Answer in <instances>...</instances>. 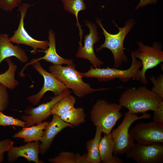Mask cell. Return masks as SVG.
Returning a JSON list of instances; mask_svg holds the SVG:
<instances>
[{
	"label": "cell",
	"mask_w": 163,
	"mask_h": 163,
	"mask_svg": "<svg viewBox=\"0 0 163 163\" xmlns=\"http://www.w3.org/2000/svg\"><path fill=\"white\" fill-rule=\"evenodd\" d=\"M99 144V151L101 161L104 163H111L113 155L114 141L111 133H104Z\"/></svg>",
	"instance_id": "d6986e66"
},
{
	"label": "cell",
	"mask_w": 163,
	"mask_h": 163,
	"mask_svg": "<svg viewBox=\"0 0 163 163\" xmlns=\"http://www.w3.org/2000/svg\"><path fill=\"white\" fill-rule=\"evenodd\" d=\"M32 5L28 3H22L18 7L20 18L18 27L13 36L9 37L10 41L18 44H23L33 49L31 53L35 54L38 49L45 50L49 47V41L39 40L34 39L27 32L24 27V19L28 9Z\"/></svg>",
	"instance_id": "9c48e42d"
},
{
	"label": "cell",
	"mask_w": 163,
	"mask_h": 163,
	"mask_svg": "<svg viewBox=\"0 0 163 163\" xmlns=\"http://www.w3.org/2000/svg\"><path fill=\"white\" fill-rule=\"evenodd\" d=\"M24 0H0V9L6 12H11L18 7Z\"/></svg>",
	"instance_id": "83f0119b"
},
{
	"label": "cell",
	"mask_w": 163,
	"mask_h": 163,
	"mask_svg": "<svg viewBox=\"0 0 163 163\" xmlns=\"http://www.w3.org/2000/svg\"><path fill=\"white\" fill-rule=\"evenodd\" d=\"M73 126L62 120L57 115H53L51 122L46 126L44 130L43 139L40 145L39 153L44 154L50 148L55 137L63 129Z\"/></svg>",
	"instance_id": "9a60e30c"
},
{
	"label": "cell",
	"mask_w": 163,
	"mask_h": 163,
	"mask_svg": "<svg viewBox=\"0 0 163 163\" xmlns=\"http://www.w3.org/2000/svg\"><path fill=\"white\" fill-rule=\"evenodd\" d=\"M158 0H140L138 5L135 7L136 9L145 6L146 5L151 4H155L157 2Z\"/></svg>",
	"instance_id": "1f68e13d"
},
{
	"label": "cell",
	"mask_w": 163,
	"mask_h": 163,
	"mask_svg": "<svg viewBox=\"0 0 163 163\" xmlns=\"http://www.w3.org/2000/svg\"><path fill=\"white\" fill-rule=\"evenodd\" d=\"M0 126H15L24 127H25L26 123L22 120L14 118L12 116L5 115L2 111H0Z\"/></svg>",
	"instance_id": "484cf974"
},
{
	"label": "cell",
	"mask_w": 163,
	"mask_h": 163,
	"mask_svg": "<svg viewBox=\"0 0 163 163\" xmlns=\"http://www.w3.org/2000/svg\"><path fill=\"white\" fill-rule=\"evenodd\" d=\"M48 39L49 40L48 48L46 50L41 51L44 52L45 55L42 57L33 59L27 63L20 72L19 75L20 76L24 77L25 76L24 71L28 66L42 60H45L54 65H62L63 64L69 65L74 64L73 60L65 59L57 54L56 47L55 34L51 29L49 31Z\"/></svg>",
	"instance_id": "5bb4252c"
},
{
	"label": "cell",
	"mask_w": 163,
	"mask_h": 163,
	"mask_svg": "<svg viewBox=\"0 0 163 163\" xmlns=\"http://www.w3.org/2000/svg\"><path fill=\"white\" fill-rule=\"evenodd\" d=\"M49 122H43L36 125L24 127L23 129L13 136V138H20L24 142H28L32 141H42L44 130Z\"/></svg>",
	"instance_id": "ac0fdd59"
},
{
	"label": "cell",
	"mask_w": 163,
	"mask_h": 163,
	"mask_svg": "<svg viewBox=\"0 0 163 163\" xmlns=\"http://www.w3.org/2000/svg\"><path fill=\"white\" fill-rule=\"evenodd\" d=\"M14 142L7 139L0 141V153L8 152L13 146Z\"/></svg>",
	"instance_id": "4dcf8cb0"
},
{
	"label": "cell",
	"mask_w": 163,
	"mask_h": 163,
	"mask_svg": "<svg viewBox=\"0 0 163 163\" xmlns=\"http://www.w3.org/2000/svg\"><path fill=\"white\" fill-rule=\"evenodd\" d=\"M137 143L149 145L163 143V124L154 121L139 123L129 130Z\"/></svg>",
	"instance_id": "ba28073f"
},
{
	"label": "cell",
	"mask_w": 163,
	"mask_h": 163,
	"mask_svg": "<svg viewBox=\"0 0 163 163\" xmlns=\"http://www.w3.org/2000/svg\"><path fill=\"white\" fill-rule=\"evenodd\" d=\"M153 118V121L163 124V101L160 103L154 112Z\"/></svg>",
	"instance_id": "f546056e"
},
{
	"label": "cell",
	"mask_w": 163,
	"mask_h": 163,
	"mask_svg": "<svg viewBox=\"0 0 163 163\" xmlns=\"http://www.w3.org/2000/svg\"><path fill=\"white\" fill-rule=\"evenodd\" d=\"M64 6V9L70 13L75 15L77 22L76 26L78 27L79 31L80 40L79 46H82V40L83 32L78 19V14L81 11L85 10L86 6L83 0H61Z\"/></svg>",
	"instance_id": "7402d4cb"
},
{
	"label": "cell",
	"mask_w": 163,
	"mask_h": 163,
	"mask_svg": "<svg viewBox=\"0 0 163 163\" xmlns=\"http://www.w3.org/2000/svg\"><path fill=\"white\" fill-rule=\"evenodd\" d=\"M76 154L66 151H62L58 155L48 159L52 163H76Z\"/></svg>",
	"instance_id": "d4e9b609"
},
{
	"label": "cell",
	"mask_w": 163,
	"mask_h": 163,
	"mask_svg": "<svg viewBox=\"0 0 163 163\" xmlns=\"http://www.w3.org/2000/svg\"><path fill=\"white\" fill-rule=\"evenodd\" d=\"M4 152L0 153V163L3 161L4 159Z\"/></svg>",
	"instance_id": "836d02e7"
},
{
	"label": "cell",
	"mask_w": 163,
	"mask_h": 163,
	"mask_svg": "<svg viewBox=\"0 0 163 163\" xmlns=\"http://www.w3.org/2000/svg\"><path fill=\"white\" fill-rule=\"evenodd\" d=\"M132 63L127 69L122 70L118 68H94L91 66L87 72L83 73L84 77L94 78L99 81H107L118 78L123 82H127L131 79L139 81V72L142 66V62L138 61L133 51H131Z\"/></svg>",
	"instance_id": "5b68a950"
},
{
	"label": "cell",
	"mask_w": 163,
	"mask_h": 163,
	"mask_svg": "<svg viewBox=\"0 0 163 163\" xmlns=\"http://www.w3.org/2000/svg\"><path fill=\"white\" fill-rule=\"evenodd\" d=\"M75 98L70 94L66 96L56 104L51 110L52 115L59 117L74 107Z\"/></svg>",
	"instance_id": "cb8c5ba5"
},
{
	"label": "cell",
	"mask_w": 163,
	"mask_h": 163,
	"mask_svg": "<svg viewBox=\"0 0 163 163\" xmlns=\"http://www.w3.org/2000/svg\"><path fill=\"white\" fill-rule=\"evenodd\" d=\"M8 65V70L4 73L0 74V83L8 88L12 90L19 85V82L15 78L17 66L9 58L5 59Z\"/></svg>",
	"instance_id": "44dd1931"
},
{
	"label": "cell",
	"mask_w": 163,
	"mask_h": 163,
	"mask_svg": "<svg viewBox=\"0 0 163 163\" xmlns=\"http://www.w3.org/2000/svg\"><path fill=\"white\" fill-rule=\"evenodd\" d=\"M76 163H89L87 158V153L82 155L79 154H76Z\"/></svg>",
	"instance_id": "d6a6232c"
},
{
	"label": "cell",
	"mask_w": 163,
	"mask_h": 163,
	"mask_svg": "<svg viewBox=\"0 0 163 163\" xmlns=\"http://www.w3.org/2000/svg\"><path fill=\"white\" fill-rule=\"evenodd\" d=\"M102 133L100 128L96 127L94 138L86 142V147L88 151L87 158L89 163H99L101 162L98 147Z\"/></svg>",
	"instance_id": "ffe728a7"
},
{
	"label": "cell",
	"mask_w": 163,
	"mask_h": 163,
	"mask_svg": "<svg viewBox=\"0 0 163 163\" xmlns=\"http://www.w3.org/2000/svg\"><path fill=\"white\" fill-rule=\"evenodd\" d=\"M149 78L153 85L151 90L163 99V75L161 74L156 78L151 76Z\"/></svg>",
	"instance_id": "4316f807"
},
{
	"label": "cell",
	"mask_w": 163,
	"mask_h": 163,
	"mask_svg": "<svg viewBox=\"0 0 163 163\" xmlns=\"http://www.w3.org/2000/svg\"><path fill=\"white\" fill-rule=\"evenodd\" d=\"M49 70L63 83L67 88L72 89L75 95L78 97H83L96 91L109 89L92 88L89 84L83 81L82 78L84 77L83 73L76 70L74 64L66 66L52 65L49 66Z\"/></svg>",
	"instance_id": "7a4b0ae2"
},
{
	"label": "cell",
	"mask_w": 163,
	"mask_h": 163,
	"mask_svg": "<svg viewBox=\"0 0 163 163\" xmlns=\"http://www.w3.org/2000/svg\"><path fill=\"white\" fill-rule=\"evenodd\" d=\"M71 91L67 88L61 94L52 97L51 100L35 107H29L24 111L25 114L21 117L26 123L25 127H30L46 120L52 115L51 110L53 106L61 99L70 94Z\"/></svg>",
	"instance_id": "30bf717a"
},
{
	"label": "cell",
	"mask_w": 163,
	"mask_h": 163,
	"mask_svg": "<svg viewBox=\"0 0 163 163\" xmlns=\"http://www.w3.org/2000/svg\"><path fill=\"white\" fill-rule=\"evenodd\" d=\"M86 116L83 108L74 107L59 117L63 121L72 126H77L85 122Z\"/></svg>",
	"instance_id": "603a6c76"
},
{
	"label": "cell",
	"mask_w": 163,
	"mask_h": 163,
	"mask_svg": "<svg viewBox=\"0 0 163 163\" xmlns=\"http://www.w3.org/2000/svg\"><path fill=\"white\" fill-rule=\"evenodd\" d=\"M40 145L39 141H37L28 142L26 144L19 147L13 146L8 151V161L10 162H14L18 158L21 157L26 158L29 162L41 163L39 158Z\"/></svg>",
	"instance_id": "2e32d148"
},
{
	"label": "cell",
	"mask_w": 163,
	"mask_h": 163,
	"mask_svg": "<svg viewBox=\"0 0 163 163\" xmlns=\"http://www.w3.org/2000/svg\"><path fill=\"white\" fill-rule=\"evenodd\" d=\"M96 22L101 28L105 37L104 43L96 50L99 51L103 48L109 49L112 52L113 57V68H118L123 62H126L128 60L127 57L124 52L125 48L123 47L124 39L134 26L135 22L133 19L127 21L124 26L119 27L115 22L113 23L117 27L119 31L115 34H111L104 28L101 21L98 18L96 19Z\"/></svg>",
	"instance_id": "3957f363"
},
{
	"label": "cell",
	"mask_w": 163,
	"mask_h": 163,
	"mask_svg": "<svg viewBox=\"0 0 163 163\" xmlns=\"http://www.w3.org/2000/svg\"><path fill=\"white\" fill-rule=\"evenodd\" d=\"M137 49L133 53L135 57L142 62V69L139 72V81L143 85L147 84L148 81L145 76L148 69L157 66L163 62L162 45L159 42L153 43L152 46L144 45L142 41L137 42Z\"/></svg>",
	"instance_id": "52a82bcc"
},
{
	"label": "cell",
	"mask_w": 163,
	"mask_h": 163,
	"mask_svg": "<svg viewBox=\"0 0 163 163\" xmlns=\"http://www.w3.org/2000/svg\"><path fill=\"white\" fill-rule=\"evenodd\" d=\"M124 118L121 124L111 132L114 141L113 153L121 155L126 153L132 148L134 139L129 133L132 124L137 120L150 118V114L144 113L140 116L128 111L124 113Z\"/></svg>",
	"instance_id": "8992f818"
},
{
	"label": "cell",
	"mask_w": 163,
	"mask_h": 163,
	"mask_svg": "<svg viewBox=\"0 0 163 163\" xmlns=\"http://www.w3.org/2000/svg\"><path fill=\"white\" fill-rule=\"evenodd\" d=\"M33 66L41 75L44 79L42 88L37 94L27 97V100L34 105H37L40 102L44 94L48 91L53 92L55 96L61 94L67 88L64 84L57 78L51 73L46 71L41 66L39 61L34 63Z\"/></svg>",
	"instance_id": "8fae6325"
},
{
	"label": "cell",
	"mask_w": 163,
	"mask_h": 163,
	"mask_svg": "<svg viewBox=\"0 0 163 163\" xmlns=\"http://www.w3.org/2000/svg\"><path fill=\"white\" fill-rule=\"evenodd\" d=\"M163 99L145 86L127 89L121 95L119 104L133 114L155 111Z\"/></svg>",
	"instance_id": "6da1fadb"
},
{
	"label": "cell",
	"mask_w": 163,
	"mask_h": 163,
	"mask_svg": "<svg viewBox=\"0 0 163 163\" xmlns=\"http://www.w3.org/2000/svg\"><path fill=\"white\" fill-rule=\"evenodd\" d=\"M11 43L8 34H0V65L3 60L11 56L16 57L22 63L27 62L28 58L24 50Z\"/></svg>",
	"instance_id": "e0dca14e"
},
{
	"label": "cell",
	"mask_w": 163,
	"mask_h": 163,
	"mask_svg": "<svg viewBox=\"0 0 163 163\" xmlns=\"http://www.w3.org/2000/svg\"><path fill=\"white\" fill-rule=\"evenodd\" d=\"M126 154V157L137 163H162L163 144L144 145L134 143Z\"/></svg>",
	"instance_id": "7c38bea8"
},
{
	"label": "cell",
	"mask_w": 163,
	"mask_h": 163,
	"mask_svg": "<svg viewBox=\"0 0 163 163\" xmlns=\"http://www.w3.org/2000/svg\"><path fill=\"white\" fill-rule=\"evenodd\" d=\"M86 25L89 30L88 34L85 36L84 46H80L76 54L78 58L88 60L94 68H101L104 62L98 59L94 51V46L99 41L100 38L97 30V27L94 24L85 20Z\"/></svg>",
	"instance_id": "4fadbf2b"
},
{
	"label": "cell",
	"mask_w": 163,
	"mask_h": 163,
	"mask_svg": "<svg viewBox=\"0 0 163 163\" xmlns=\"http://www.w3.org/2000/svg\"><path fill=\"white\" fill-rule=\"evenodd\" d=\"M7 88L0 83V111L5 110L9 104V98Z\"/></svg>",
	"instance_id": "f1b7e54d"
},
{
	"label": "cell",
	"mask_w": 163,
	"mask_h": 163,
	"mask_svg": "<svg viewBox=\"0 0 163 163\" xmlns=\"http://www.w3.org/2000/svg\"><path fill=\"white\" fill-rule=\"evenodd\" d=\"M122 108L119 104L98 99L90 111L91 121L96 127L100 128L104 133H110L117 120L123 116L120 111Z\"/></svg>",
	"instance_id": "277c9868"
}]
</instances>
